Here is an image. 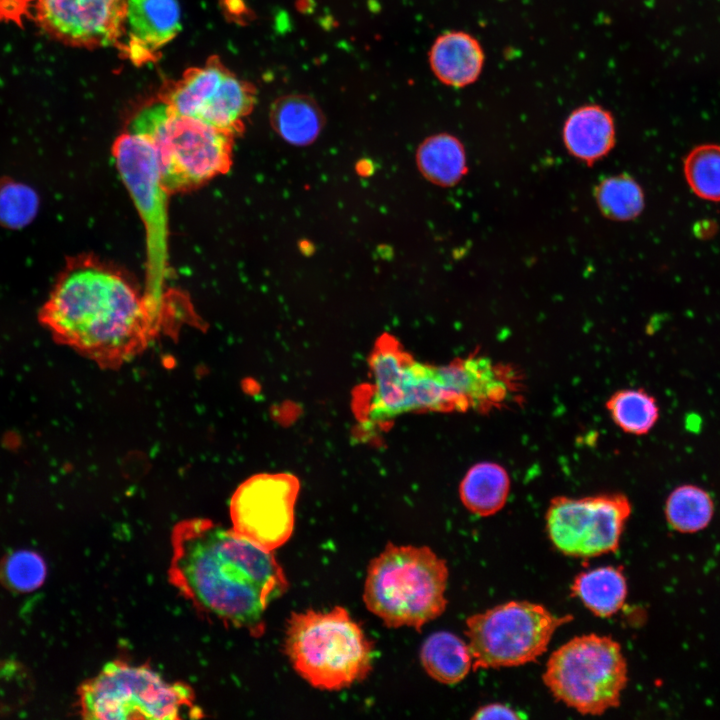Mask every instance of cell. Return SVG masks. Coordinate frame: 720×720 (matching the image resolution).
I'll return each mask as SVG.
<instances>
[{"mask_svg":"<svg viewBox=\"0 0 720 720\" xmlns=\"http://www.w3.org/2000/svg\"><path fill=\"white\" fill-rule=\"evenodd\" d=\"M37 198L26 186L7 183L0 189V220L2 223L19 227L28 223L35 214Z\"/></svg>","mask_w":720,"mask_h":720,"instance_id":"29","label":"cell"},{"mask_svg":"<svg viewBox=\"0 0 720 720\" xmlns=\"http://www.w3.org/2000/svg\"><path fill=\"white\" fill-rule=\"evenodd\" d=\"M416 163L421 174L439 186H452L466 172V158L461 142L450 134L426 138L418 147Z\"/></svg>","mask_w":720,"mask_h":720,"instance_id":"23","label":"cell"},{"mask_svg":"<svg viewBox=\"0 0 720 720\" xmlns=\"http://www.w3.org/2000/svg\"><path fill=\"white\" fill-rule=\"evenodd\" d=\"M630 514L631 504L620 493L583 498L557 496L546 511V531L561 553L596 557L617 551Z\"/></svg>","mask_w":720,"mask_h":720,"instance_id":"11","label":"cell"},{"mask_svg":"<svg viewBox=\"0 0 720 720\" xmlns=\"http://www.w3.org/2000/svg\"><path fill=\"white\" fill-rule=\"evenodd\" d=\"M606 408L618 427L634 435L649 432L659 416L655 398L643 389H623L615 392L608 399Z\"/></svg>","mask_w":720,"mask_h":720,"instance_id":"25","label":"cell"},{"mask_svg":"<svg viewBox=\"0 0 720 720\" xmlns=\"http://www.w3.org/2000/svg\"><path fill=\"white\" fill-rule=\"evenodd\" d=\"M33 689L29 672L15 662L0 663V711L8 712L22 706Z\"/></svg>","mask_w":720,"mask_h":720,"instance_id":"30","label":"cell"},{"mask_svg":"<svg viewBox=\"0 0 720 720\" xmlns=\"http://www.w3.org/2000/svg\"><path fill=\"white\" fill-rule=\"evenodd\" d=\"M627 663L609 636H577L549 657L543 682L552 695L583 715H601L620 704Z\"/></svg>","mask_w":720,"mask_h":720,"instance_id":"8","label":"cell"},{"mask_svg":"<svg viewBox=\"0 0 720 720\" xmlns=\"http://www.w3.org/2000/svg\"><path fill=\"white\" fill-rule=\"evenodd\" d=\"M472 719H523L526 715L519 713L517 710L502 704L491 703L479 707Z\"/></svg>","mask_w":720,"mask_h":720,"instance_id":"31","label":"cell"},{"mask_svg":"<svg viewBox=\"0 0 720 720\" xmlns=\"http://www.w3.org/2000/svg\"><path fill=\"white\" fill-rule=\"evenodd\" d=\"M299 490L290 473L251 476L232 495V530L269 551L282 546L293 533Z\"/></svg>","mask_w":720,"mask_h":720,"instance_id":"12","label":"cell"},{"mask_svg":"<svg viewBox=\"0 0 720 720\" xmlns=\"http://www.w3.org/2000/svg\"><path fill=\"white\" fill-rule=\"evenodd\" d=\"M510 491V477L499 464L481 462L472 466L459 487L463 505L478 516L487 517L501 510Z\"/></svg>","mask_w":720,"mask_h":720,"instance_id":"20","label":"cell"},{"mask_svg":"<svg viewBox=\"0 0 720 720\" xmlns=\"http://www.w3.org/2000/svg\"><path fill=\"white\" fill-rule=\"evenodd\" d=\"M284 650L296 673L321 690L350 687L372 670V643L340 606L325 612L292 613Z\"/></svg>","mask_w":720,"mask_h":720,"instance_id":"4","label":"cell"},{"mask_svg":"<svg viewBox=\"0 0 720 720\" xmlns=\"http://www.w3.org/2000/svg\"><path fill=\"white\" fill-rule=\"evenodd\" d=\"M448 576L446 561L429 547L389 543L369 563L363 600L387 627L420 631L445 611Z\"/></svg>","mask_w":720,"mask_h":720,"instance_id":"3","label":"cell"},{"mask_svg":"<svg viewBox=\"0 0 720 720\" xmlns=\"http://www.w3.org/2000/svg\"><path fill=\"white\" fill-rule=\"evenodd\" d=\"M420 660L431 678L447 685L461 682L473 667L468 643L448 631H438L426 638Z\"/></svg>","mask_w":720,"mask_h":720,"instance_id":"21","label":"cell"},{"mask_svg":"<svg viewBox=\"0 0 720 720\" xmlns=\"http://www.w3.org/2000/svg\"><path fill=\"white\" fill-rule=\"evenodd\" d=\"M46 573L43 558L32 551L13 552L0 565L1 581L17 592H30L39 588Z\"/></svg>","mask_w":720,"mask_h":720,"instance_id":"28","label":"cell"},{"mask_svg":"<svg viewBox=\"0 0 720 720\" xmlns=\"http://www.w3.org/2000/svg\"><path fill=\"white\" fill-rule=\"evenodd\" d=\"M371 385L354 405L364 428H383L408 412H452L454 404L435 378L433 365L415 361L391 335L376 342L369 357Z\"/></svg>","mask_w":720,"mask_h":720,"instance_id":"7","label":"cell"},{"mask_svg":"<svg viewBox=\"0 0 720 720\" xmlns=\"http://www.w3.org/2000/svg\"><path fill=\"white\" fill-rule=\"evenodd\" d=\"M112 155L120 178L142 219L146 236V286L144 294L152 306L165 312L166 281L169 277L168 196L150 142L125 132L113 143Z\"/></svg>","mask_w":720,"mask_h":720,"instance_id":"9","label":"cell"},{"mask_svg":"<svg viewBox=\"0 0 720 720\" xmlns=\"http://www.w3.org/2000/svg\"><path fill=\"white\" fill-rule=\"evenodd\" d=\"M128 131L152 145L169 193L198 187L231 167L234 136L180 115L159 100L141 109Z\"/></svg>","mask_w":720,"mask_h":720,"instance_id":"5","label":"cell"},{"mask_svg":"<svg viewBox=\"0 0 720 720\" xmlns=\"http://www.w3.org/2000/svg\"><path fill=\"white\" fill-rule=\"evenodd\" d=\"M435 378L454 403L455 411L486 414L519 404L523 377L511 364L494 361L480 352L433 365Z\"/></svg>","mask_w":720,"mask_h":720,"instance_id":"14","label":"cell"},{"mask_svg":"<svg viewBox=\"0 0 720 720\" xmlns=\"http://www.w3.org/2000/svg\"><path fill=\"white\" fill-rule=\"evenodd\" d=\"M79 711L85 719L175 720L202 718L191 687L170 683L148 666L115 660L78 690Z\"/></svg>","mask_w":720,"mask_h":720,"instance_id":"6","label":"cell"},{"mask_svg":"<svg viewBox=\"0 0 720 720\" xmlns=\"http://www.w3.org/2000/svg\"><path fill=\"white\" fill-rule=\"evenodd\" d=\"M228 72L218 56H210L203 66L188 68L180 79L165 82L158 100L180 115L197 119Z\"/></svg>","mask_w":720,"mask_h":720,"instance_id":"17","label":"cell"},{"mask_svg":"<svg viewBox=\"0 0 720 720\" xmlns=\"http://www.w3.org/2000/svg\"><path fill=\"white\" fill-rule=\"evenodd\" d=\"M484 59V51L478 40L463 31L440 35L429 53V63L438 80L457 88L470 85L478 79Z\"/></svg>","mask_w":720,"mask_h":720,"instance_id":"16","label":"cell"},{"mask_svg":"<svg viewBox=\"0 0 720 720\" xmlns=\"http://www.w3.org/2000/svg\"><path fill=\"white\" fill-rule=\"evenodd\" d=\"M128 41L122 52L135 64L155 60L181 31L178 0H128Z\"/></svg>","mask_w":720,"mask_h":720,"instance_id":"15","label":"cell"},{"mask_svg":"<svg viewBox=\"0 0 720 720\" xmlns=\"http://www.w3.org/2000/svg\"><path fill=\"white\" fill-rule=\"evenodd\" d=\"M684 175L699 198L720 201V145L703 144L693 148L684 159Z\"/></svg>","mask_w":720,"mask_h":720,"instance_id":"26","label":"cell"},{"mask_svg":"<svg viewBox=\"0 0 720 720\" xmlns=\"http://www.w3.org/2000/svg\"><path fill=\"white\" fill-rule=\"evenodd\" d=\"M529 601H509L466 620L465 635L473 669H495L535 662L546 652L555 631L572 621Z\"/></svg>","mask_w":720,"mask_h":720,"instance_id":"10","label":"cell"},{"mask_svg":"<svg viewBox=\"0 0 720 720\" xmlns=\"http://www.w3.org/2000/svg\"><path fill=\"white\" fill-rule=\"evenodd\" d=\"M127 9L128 0H32V20L67 46L122 50Z\"/></svg>","mask_w":720,"mask_h":720,"instance_id":"13","label":"cell"},{"mask_svg":"<svg viewBox=\"0 0 720 720\" xmlns=\"http://www.w3.org/2000/svg\"><path fill=\"white\" fill-rule=\"evenodd\" d=\"M571 591L594 615L607 618L623 607L627 582L622 568L604 566L576 575Z\"/></svg>","mask_w":720,"mask_h":720,"instance_id":"22","label":"cell"},{"mask_svg":"<svg viewBox=\"0 0 720 720\" xmlns=\"http://www.w3.org/2000/svg\"><path fill=\"white\" fill-rule=\"evenodd\" d=\"M39 319L57 342L115 369L146 349L163 315L122 272L81 255L67 261Z\"/></svg>","mask_w":720,"mask_h":720,"instance_id":"2","label":"cell"},{"mask_svg":"<svg viewBox=\"0 0 720 720\" xmlns=\"http://www.w3.org/2000/svg\"><path fill=\"white\" fill-rule=\"evenodd\" d=\"M597 201L607 217L622 221L637 217L644 207L643 191L628 175L612 176L601 182Z\"/></svg>","mask_w":720,"mask_h":720,"instance_id":"27","label":"cell"},{"mask_svg":"<svg viewBox=\"0 0 720 720\" xmlns=\"http://www.w3.org/2000/svg\"><path fill=\"white\" fill-rule=\"evenodd\" d=\"M270 122L287 143L306 146L320 134L325 118L317 102L303 94L277 98L271 105Z\"/></svg>","mask_w":720,"mask_h":720,"instance_id":"19","label":"cell"},{"mask_svg":"<svg viewBox=\"0 0 720 720\" xmlns=\"http://www.w3.org/2000/svg\"><path fill=\"white\" fill-rule=\"evenodd\" d=\"M563 139L568 151L576 158L586 162L598 160L614 145L613 117L599 105L581 106L568 116Z\"/></svg>","mask_w":720,"mask_h":720,"instance_id":"18","label":"cell"},{"mask_svg":"<svg viewBox=\"0 0 720 720\" xmlns=\"http://www.w3.org/2000/svg\"><path fill=\"white\" fill-rule=\"evenodd\" d=\"M168 580L195 608L254 636L268 605L288 589L272 551L211 520L175 525Z\"/></svg>","mask_w":720,"mask_h":720,"instance_id":"1","label":"cell"},{"mask_svg":"<svg viewBox=\"0 0 720 720\" xmlns=\"http://www.w3.org/2000/svg\"><path fill=\"white\" fill-rule=\"evenodd\" d=\"M713 509V501L706 491L697 486L683 485L669 495L665 515L673 529L692 533L709 524Z\"/></svg>","mask_w":720,"mask_h":720,"instance_id":"24","label":"cell"}]
</instances>
